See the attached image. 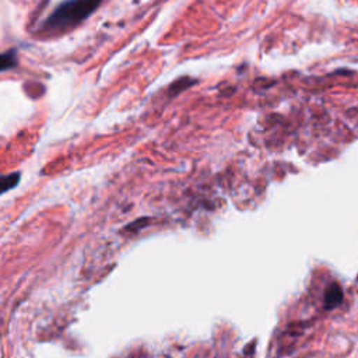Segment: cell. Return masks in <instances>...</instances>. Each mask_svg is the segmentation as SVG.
<instances>
[{
  "label": "cell",
  "mask_w": 358,
  "mask_h": 358,
  "mask_svg": "<svg viewBox=\"0 0 358 358\" xmlns=\"http://www.w3.org/2000/svg\"><path fill=\"white\" fill-rule=\"evenodd\" d=\"M101 3L92 0H71L60 3L43 21L42 31L48 34L66 31L85 20Z\"/></svg>",
  "instance_id": "1"
},
{
  "label": "cell",
  "mask_w": 358,
  "mask_h": 358,
  "mask_svg": "<svg viewBox=\"0 0 358 358\" xmlns=\"http://www.w3.org/2000/svg\"><path fill=\"white\" fill-rule=\"evenodd\" d=\"M323 302H324V309H334L343 302V289L337 282H333L327 287Z\"/></svg>",
  "instance_id": "2"
},
{
  "label": "cell",
  "mask_w": 358,
  "mask_h": 358,
  "mask_svg": "<svg viewBox=\"0 0 358 358\" xmlns=\"http://www.w3.org/2000/svg\"><path fill=\"white\" fill-rule=\"evenodd\" d=\"M20 180V173L18 172H13V173H8L6 176H3L1 179V192H7L10 190L11 187H14Z\"/></svg>",
  "instance_id": "3"
},
{
  "label": "cell",
  "mask_w": 358,
  "mask_h": 358,
  "mask_svg": "<svg viewBox=\"0 0 358 358\" xmlns=\"http://www.w3.org/2000/svg\"><path fill=\"white\" fill-rule=\"evenodd\" d=\"M15 50H7V52H4L3 55H1V70L3 71H6V70H8V69H11V67H14L15 66Z\"/></svg>",
  "instance_id": "4"
}]
</instances>
